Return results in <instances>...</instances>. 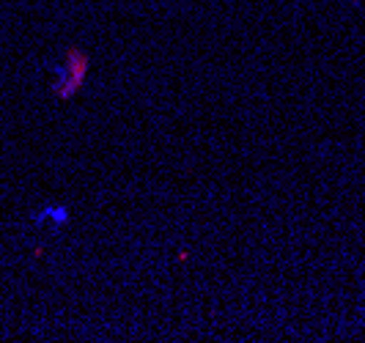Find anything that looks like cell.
<instances>
[{"label": "cell", "instance_id": "obj_1", "mask_svg": "<svg viewBox=\"0 0 365 343\" xmlns=\"http://www.w3.org/2000/svg\"><path fill=\"white\" fill-rule=\"evenodd\" d=\"M88 74V58L83 50H69L61 63H55L50 72V86H53L55 99H72L77 91L83 88Z\"/></svg>", "mask_w": 365, "mask_h": 343}, {"label": "cell", "instance_id": "obj_2", "mask_svg": "<svg viewBox=\"0 0 365 343\" xmlns=\"http://www.w3.org/2000/svg\"><path fill=\"white\" fill-rule=\"evenodd\" d=\"M69 220H72V212L63 203H44L38 212H34V222L44 231H61L69 225Z\"/></svg>", "mask_w": 365, "mask_h": 343}]
</instances>
